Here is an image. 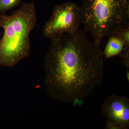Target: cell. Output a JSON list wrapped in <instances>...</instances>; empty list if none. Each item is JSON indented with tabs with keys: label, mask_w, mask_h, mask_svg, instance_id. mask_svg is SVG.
I'll return each instance as SVG.
<instances>
[{
	"label": "cell",
	"mask_w": 129,
	"mask_h": 129,
	"mask_svg": "<svg viewBox=\"0 0 129 129\" xmlns=\"http://www.w3.org/2000/svg\"><path fill=\"white\" fill-rule=\"evenodd\" d=\"M101 112L107 121L115 124L119 129L129 128V100L127 97L115 94L107 97L102 105Z\"/></svg>",
	"instance_id": "5"
},
{
	"label": "cell",
	"mask_w": 129,
	"mask_h": 129,
	"mask_svg": "<svg viewBox=\"0 0 129 129\" xmlns=\"http://www.w3.org/2000/svg\"><path fill=\"white\" fill-rule=\"evenodd\" d=\"M80 8L81 23L94 42L129 26V0H84Z\"/></svg>",
	"instance_id": "3"
},
{
	"label": "cell",
	"mask_w": 129,
	"mask_h": 129,
	"mask_svg": "<svg viewBox=\"0 0 129 129\" xmlns=\"http://www.w3.org/2000/svg\"><path fill=\"white\" fill-rule=\"evenodd\" d=\"M119 55L122 60V64L126 67V70H129V47L124 46Z\"/></svg>",
	"instance_id": "9"
},
{
	"label": "cell",
	"mask_w": 129,
	"mask_h": 129,
	"mask_svg": "<svg viewBox=\"0 0 129 129\" xmlns=\"http://www.w3.org/2000/svg\"><path fill=\"white\" fill-rule=\"evenodd\" d=\"M78 29L51 38L44 60V84L50 96L73 105L82 103L102 84L104 56L100 45Z\"/></svg>",
	"instance_id": "1"
},
{
	"label": "cell",
	"mask_w": 129,
	"mask_h": 129,
	"mask_svg": "<svg viewBox=\"0 0 129 129\" xmlns=\"http://www.w3.org/2000/svg\"><path fill=\"white\" fill-rule=\"evenodd\" d=\"M81 23L79 7L75 3H63L53 8L50 17L43 27V35L51 39L58 35L72 33L79 29Z\"/></svg>",
	"instance_id": "4"
},
{
	"label": "cell",
	"mask_w": 129,
	"mask_h": 129,
	"mask_svg": "<svg viewBox=\"0 0 129 129\" xmlns=\"http://www.w3.org/2000/svg\"><path fill=\"white\" fill-rule=\"evenodd\" d=\"M37 21L33 2H22L20 8L8 15L0 13V29L3 35L0 40V65L12 68L29 56V35Z\"/></svg>",
	"instance_id": "2"
},
{
	"label": "cell",
	"mask_w": 129,
	"mask_h": 129,
	"mask_svg": "<svg viewBox=\"0 0 129 129\" xmlns=\"http://www.w3.org/2000/svg\"><path fill=\"white\" fill-rule=\"evenodd\" d=\"M122 40L125 46L129 47V26L123 28L114 35Z\"/></svg>",
	"instance_id": "8"
},
{
	"label": "cell",
	"mask_w": 129,
	"mask_h": 129,
	"mask_svg": "<svg viewBox=\"0 0 129 129\" xmlns=\"http://www.w3.org/2000/svg\"><path fill=\"white\" fill-rule=\"evenodd\" d=\"M23 0H0V13H6L22 3Z\"/></svg>",
	"instance_id": "7"
},
{
	"label": "cell",
	"mask_w": 129,
	"mask_h": 129,
	"mask_svg": "<svg viewBox=\"0 0 129 129\" xmlns=\"http://www.w3.org/2000/svg\"><path fill=\"white\" fill-rule=\"evenodd\" d=\"M104 129H119L117 125L115 124L106 120Z\"/></svg>",
	"instance_id": "10"
},
{
	"label": "cell",
	"mask_w": 129,
	"mask_h": 129,
	"mask_svg": "<svg viewBox=\"0 0 129 129\" xmlns=\"http://www.w3.org/2000/svg\"><path fill=\"white\" fill-rule=\"evenodd\" d=\"M125 45L123 42L115 35H111L103 52L105 58L118 55L122 52Z\"/></svg>",
	"instance_id": "6"
}]
</instances>
